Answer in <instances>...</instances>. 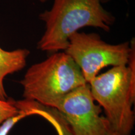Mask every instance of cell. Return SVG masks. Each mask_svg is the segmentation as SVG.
Listing matches in <instances>:
<instances>
[{"label": "cell", "instance_id": "cell-1", "mask_svg": "<svg viewBox=\"0 0 135 135\" xmlns=\"http://www.w3.org/2000/svg\"><path fill=\"white\" fill-rule=\"evenodd\" d=\"M45 31L38 49L56 53L65 51L73 34L86 26L109 32L115 18L104 9L101 0H54L50 9L39 16Z\"/></svg>", "mask_w": 135, "mask_h": 135}, {"label": "cell", "instance_id": "cell-2", "mask_svg": "<svg viewBox=\"0 0 135 135\" xmlns=\"http://www.w3.org/2000/svg\"><path fill=\"white\" fill-rule=\"evenodd\" d=\"M134 46L129 63L113 67L89 83L92 97L119 135H130L134 124Z\"/></svg>", "mask_w": 135, "mask_h": 135}, {"label": "cell", "instance_id": "cell-3", "mask_svg": "<svg viewBox=\"0 0 135 135\" xmlns=\"http://www.w3.org/2000/svg\"><path fill=\"white\" fill-rule=\"evenodd\" d=\"M20 83L25 99L55 108L66 95L87 83L73 59L59 51L30 67Z\"/></svg>", "mask_w": 135, "mask_h": 135}, {"label": "cell", "instance_id": "cell-4", "mask_svg": "<svg viewBox=\"0 0 135 135\" xmlns=\"http://www.w3.org/2000/svg\"><path fill=\"white\" fill-rule=\"evenodd\" d=\"M133 49V44L130 46L129 42L112 45L97 33L78 31L70 37L65 52L80 68L89 83L104 68L128 65Z\"/></svg>", "mask_w": 135, "mask_h": 135}, {"label": "cell", "instance_id": "cell-5", "mask_svg": "<svg viewBox=\"0 0 135 135\" xmlns=\"http://www.w3.org/2000/svg\"><path fill=\"white\" fill-rule=\"evenodd\" d=\"M53 108L61 114L71 135H119L96 104L88 83L66 95Z\"/></svg>", "mask_w": 135, "mask_h": 135}, {"label": "cell", "instance_id": "cell-6", "mask_svg": "<svg viewBox=\"0 0 135 135\" xmlns=\"http://www.w3.org/2000/svg\"><path fill=\"white\" fill-rule=\"evenodd\" d=\"M26 49H18L5 51L0 47V99L7 100L8 96L4 87L5 77L10 74L19 71L26 65V60L30 55Z\"/></svg>", "mask_w": 135, "mask_h": 135}, {"label": "cell", "instance_id": "cell-7", "mask_svg": "<svg viewBox=\"0 0 135 135\" xmlns=\"http://www.w3.org/2000/svg\"><path fill=\"white\" fill-rule=\"evenodd\" d=\"M14 102L15 100L12 99H0V125L8 118L16 116L20 113L15 106Z\"/></svg>", "mask_w": 135, "mask_h": 135}, {"label": "cell", "instance_id": "cell-8", "mask_svg": "<svg viewBox=\"0 0 135 135\" xmlns=\"http://www.w3.org/2000/svg\"><path fill=\"white\" fill-rule=\"evenodd\" d=\"M47 1H48V0H40V2L42 3H44L46 2Z\"/></svg>", "mask_w": 135, "mask_h": 135}]
</instances>
